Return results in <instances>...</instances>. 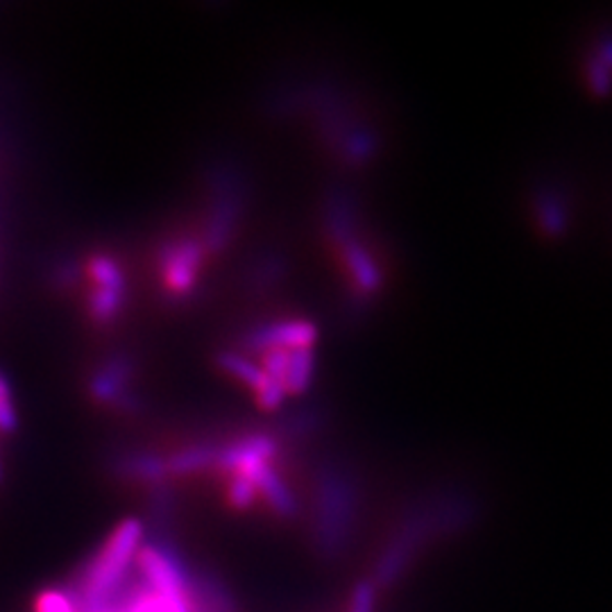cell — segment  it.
Instances as JSON below:
<instances>
[{
  "label": "cell",
  "instance_id": "12",
  "mask_svg": "<svg viewBox=\"0 0 612 612\" xmlns=\"http://www.w3.org/2000/svg\"><path fill=\"white\" fill-rule=\"evenodd\" d=\"M216 361H218V368L222 372H228L236 381L245 383L247 389H252L254 393L259 391L264 381H266V374H264L262 366H256L254 361L245 359L243 354H239V351H220Z\"/></svg>",
  "mask_w": 612,
  "mask_h": 612
},
{
  "label": "cell",
  "instance_id": "1",
  "mask_svg": "<svg viewBox=\"0 0 612 612\" xmlns=\"http://www.w3.org/2000/svg\"><path fill=\"white\" fill-rule=\"evenodd\" d=\"M146 540L141 520H125L101 544V550L80 569L69 590H63L78 612H116L118 599L135 576V563Z\"/></svg>",
  "mask_w": 612,
  "mask_h": 612
},
{
  "label": "cell",
  "instance_id": "3",
  "mask_svg": "<svg viewBox=\"0 0 612 612\" xmlns=\"http://www.w3.org/2000/svg\"><path fill=\"white\" fill-rule=\"evenodd\" d=\"M211 209L200 236L209 254H220L232 243L243 216V182L230 166H213L211 171Z\"/></svg>",
  "mask_w": 612,
  "mask_h": 612
},
{
  "label": "cell",
  "instance_id": "15",
  "mask_svg": "<svg viewBox=\"0 0 612 612\" xmlns=\"http://www.w3.org/2000/svg\"><path fill=\"white\" fill-rule=\"evenodd\" d=\"M224 497H228V504L236 510H247L259 499V493H256L254 483L245 476H230L228 486H224Z\"/></svg>",
  "mask_w": 612,
  "mask_h": 612
},
{
  "label": "cell",
  "instance_id": "7",
  "mask_svg": "<svg viewBox=\"0 0 612 612\" xmlns=\"http://www.w3.org/2000/svg\"><path fill=\"white\" fill-rule=\"evenodd\" d=\"M315 343V327L302 320L291 322H275V325L256 327L245 336V347L252 351H268V349H311Z\"/></svg>",
  "mask_w": 612,
  "mask_h": 612
},
{
  "label": "cell",
  "instance_id": "19",
  "mask_svg": "<svg viewBox=\"0 0 612 612\" xmlns=\"http://www.w3.org/2000/svg\"><path fill=\"white\" fill-rule=\"evenodd\" d=\"M0 481H3V465H0Z\"/></svg>",
  "mask_w": 612,
  "mask_h": 612
},
{
  "label": "cell",
  "instance_id": "2",
  "mask_svg": "<svg viewBox=\"0 0 612 612\" xmlns=\"http://www.w3.org/2000/svg\"><path fill=\"white\" fill-rule=\"evenodd\" d=\"M354 520V501L334 472H322L315 488L313 544L322 558H336L347 546Z\"/></svg>",
  "mask_w": 612,
  "mask_h": 612
},
{
  "label": "cell",
  "instance_id": "8",
  "mask_svg": "<svg viewBox=\"0 0 612 612\" xmlns=\"http://www.w3.org/2000/svg\"><path fill=\"white\" fill-rule=\"evenodd\" d=\"M256 493L266 501V506L277 515L281 520H296L300 515V501L293 495V490L288 488V483L284 481V476L273 467L266 465L259 472H256L252 478Z\"/></svg>",
  "mask_w": 612,
  "mask_h": 612
},
{
  "label": "cell",
  "instance_id": "10",
  "mask_svg": "<svg viewBox=\"0 0 612 612\" xmlns=\"http://www.w3.org/2000/svg\"><path fill=\"white\" fill-rule=\"evenodd\" d=\"M218 449L220 447L209 444V442H196V444L177 449V452L166 457L171 478L190 476V474H200V472L213 470L216 459H218Z\"/></svg>",
  "mask_w": 612,
  "mask_h": 612
},
{
  "label": "cell",
  "instance_id": "17",
  "mask_svg": "<svg viewBox=\"0 0 612 612\" xmlns=\"http://www.w3.org/2000/svg\"><path fill=\"white\" fill-rule=\"evenodd\" d=\"M35 612H78V610H76L71 597L67 592H63V590H50V592H44L37 599Z\"/></svg>",
  "mask_w": 612,
  "mask_h": 612
},
{
  "label": "cell",
  "instance_id": "4",
  "mask_svg": "<svg viewBox=\"0 0 612 612\" xmlns=\"http://www.w3.org/2000/svg\"><path fill=\"white\" fill-rule=\"evenodd\" d=\"M205 259L207 252L203 241L196 236H180L159 245L157 264L161 270V281H164L166 293L173 300L190 296L200 279Z\"/></svg>",
  "mask_w": 612,
  "mask_h": 612
},
{
  "label": "cell",
  "instance_id": "5",
  "mask_svg": "<svg viewBox=\"0 0 612 612\" xmlns=\"http://www.w3.org/2000/svg\"><path fill=\"white\" fill-rule=\"evenodd\" d=\"M277 449V438L268 434H250L220 447L213 470L228 476L252 478L262 467L273 465Z\"/></svg>",
  "mask_w": 612,
  "mask_h": 612
},
{
  "label": "cell",
  "instance_id": "16",
  "mask_svg": "<svg viewBox=\"0 0 612 612\" xmlns=\"http://www.w3.org/2000/svg\"><path fill=\"white\" fill-rule=\"evenodd\" d=\"M19 425V413L12 402V389L8 377L0 372V431H14Z\"/></svg>",
  "mask_w": 612,
  "mask_h": 612
},
{
  "label": "cell",
  "instance_id": "14",
  "mask_svg": "<svg viewBox=\"0 0 612 612\" xmlns=\"http://www.w3.org/2000/svg\"><path fill=\"white\" fill-rule=\"evenodd\" d=\"M313 377V354L311 349H296L291 363H288V372H286V381L284 389L286 393L300 395L302 391H307V385L311 383Z\"/></svg>",
  "mask_w": 612,
  "mask_h": 612
},
{
  "label": "cell",
  "instance_id": "13",
  "mask_svg": "<svg viewBox=\"0 0 612 612\" xmlns=\"http://www.w3.org/2000/svg\"><path fill=\"white\" fill-rule=\"evenodd\" d=\"M86 273L99 288H114V291H127V281L120 264L109 254H95L89 259Z\"/></svg>",
  "mask_w": 612,
  "mask_h": 612
},
{
  "label": "cell",
  "instance_id": "11",
  "mask_svg": "<svg viewBox=\"0 0 612 612\" xmlns=\"http://www.w3.org/2000/svg\"><path fill=\"white\" fill-rule=\"evenodd\" d=\"M125 296L127 291L93 286L86 296V311L95 325H109V322H114L125 307Z\"/></svg>",
  "mask_w": 612,
  "mask_h": 612
},
{
  "label": "cell",
  "instance_id": "18",
  "mask_svg": "<svg viewBox=\"0 0 612 612\" xmlns=\"http://www.w3.org/2000/svg\"><path fill=\"white\" fill-rule=\"evenodd\" d=\"M80 275H82V268L73 259H63V262H59L53 268V279H55V284L59 288H73V286H78Z\"/></svg>",
  "mask_w": 612,
  "mask_h": 612
},
{
  "label": "cell",
  "instance_id": "9",
  "mask_svg": "<svg viewBox=\"0 0 612 612\" xmlns=\"http://www.w3.org/2000/svg\"><path fill=\"white\" fill-rule=\"evenodd\" d=\"M116 474L130 483H141V486L157 488L166 486V481L171 478L166 457H159L154 452H130L118 457L114 465Z\"/></svg>",
  "mask_w": 612,
  "mask_h": 612
},
{
  "label": "cell",
  "instance_id": "6",
  "mask_svg": "<svg viewBox=\"0 0 612 612\" xmlns=\"http://www.w3.org/2000/svg\"><path fill=\"white\" fill-rule=\"evenodd\" d=\"M137 363L127 354H114L89 379V395L105 406H114L130 395V381L135 379Z\"/></svg>",
  "mask_w": 612,
  "mask_h": 612
}]
</instances>
